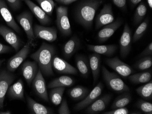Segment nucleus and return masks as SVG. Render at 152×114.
I'll list each match as a JSON object with an SVG mask.
<instances>
[{
    "mask_svg": "<svg viewBox=\"0 0 152 114\" xmlns=\"http://www.w3.org/2000/svg\"><path fill=\"white\" fill-rule=\"evenodd\" d=\"M90 68L91 69L94 79V86L98 81L100 70L101 57L99 54H92L89 56Z\"/></svg>",
    "mask_w": 152,
    "mask_h": 114,
    "instance_id": "nucleus-23",
    "label": "nucleus"
},
{
    "mask_svg": "<svg viewBox=\"0 0 152 114\" xmlns=\"http://www.w3.org/2000/svg\"><path fill=\"white\" fill-rule=\"evenodd\" d=\"M147 7L144 2H141L136 10L134 15V23L136 25L139 24L143 20L144 17L146 15Z\"/></svg>",
    "mask_w": 152,
    "mask_h": 114,
    "instance_id": "nucleus-33",
    "label": "nucleus"
},
{
    "mask_svg": "<svg viewBox=\"0 0 152 114\" xmlns=\"http://www.w3.org/2000/svg\"><path fill=\"white\" fill-rule=\"evenodd\" d=\"M152 56V42H151L150 44L146 47V48L144 49L140 55L139 57H146V56Z\"/></svg>",
    "mask_w": 152,
    "mask_h": 114,
    "instance_id": "nucleus-42",
    "label": "nucleus"
},
{
    "mask_svg": "<svg viewBox=\"0 0 152 114\" xmlns=\"http://www.w3.org/2000/svg\"><path fill=\"white\" fill-rule=\"evenodd\" d=\"M12 112L9 110L6 111H0V114H11Z\"/></svg>",
    "mask_w": 152,
    "mask_h": 114,
    "instance_id": "nucleus-47",
    "label": "nucleus"
},
{
    "mask_svg": "<svg viewBox=\"0 0 152 114\" xmlns=\"http://www.w3.org/2000/svg\"><path fill=\"white\" fill-rule=\"evenodd\" d=\"M132 41V31L128 24L126 23L119 41L120 55L122 58L127 57L129 54L131 50Z\"/></svg>",
    "mask_w": 152,
    "mask_h": 114,
    "instance_id": "nucleus-8",
    "label": "nucleus"
},
{
    "mask_svg": "<svg viewBox=\"0 0 152 114\" xmlns=\"http://www.w3.org/2000/svg\"><path fill=\"white\" fill-rule=\"evenodd\" d=\"M55 52L53 45L43 42L39 49L31 55V57L37 63L42 74L46 76L54 75L52 62Z\"/></svg>",
    "mask_w": 152,
    "mask_h": 114,
    "instance_id": "nucleus-2",
    "label": "nucleus"
},
{
    "mask_svg": "<svg viewBox=\"0 0 152 114\" xmlns=\"http://www.w3.org/2000/svg\"><path fill=\"white\" fill-rule=\"evenodd\" d=\"M113 4L123 11L127 9L126 0H111Z\"/></svg>",
    "mask_w": 152,
    "mask_h": 114,
    "instance_id": "nucleus-41",
    "label": "nucleus"
},
{
    "mask_svg": "<svg viewBox=\"0 0 152 114\" xmlns=\"http://www.w3.org/2000/svg\"><path fill=\"white\" fill-rule=\"evenodd\" d=\"M76 1H77V0H64L63 2V4H65V5H69Z\"/></svg>",
    "mask_w": 152,
    "mask_h": 114,
    "instance_id": "nucleus-45",
    "label": "nucleus"
},
{
    "mask_svg": "<svg viewBox=\"0 0 152 114\" xmlns=\"http://www.w3.org/2000/svg\"><path fill=\"white\" fill-rule=\"evenodd\" d=\"M129 110L126 107H122L119 108H116L109 111L103 112V114H128Z\"/></svg>",
    "mask_w": 152,
    "mask_h": 114,
    "instance_id": "nucleus-39",
    "label": "nucleus"
},
{
    "mask_svg": "<svg viewBox=\"0 0 152 114\" xmlns=\"http://www.w3.org/2000/svg\"><path fill=\"white\" fill-rule=\"evenodd\" d=\"M33 31L36 38L43 39L48 42H53L57 38V30L54 27L49 28L35 25Z\"/></svg>",
    "mask_w": 152,
    "mask_h": 114,
    "instance_id": "nucleus-12",
    "label": "nucleus"
},
{
    "mask_svg": "<svg viewBox=\"0 0 152 114\" xmlns=\"http://www.w3.org/2000/svg\"><path fill=\"white\" fill-rule=\"evenodd\" d=\"M0 14L2 16L7 25L12 28L17 33L20 32L19 26L15 21L14 18L4 0H0Z\"/></svg>",
    "mask_w": 152,
    "mask_h": 114,
    "instance_id": "nucleus-18",
    "label": "nucleus"
},
{
    "mask_svg": "<svg viewBox=\"0 0 152 114\" xmlns=\"http://www.w3.org/2000/svg\"><path fill=\"white\" fill-rule=\"evenodd\" d=\"M132 100V96L129 91L124 92L117 97L112 105V110L127 106Z\"/></svg>",
    "mask_w": 152,
    "mask_h": 114,
    "instance_id": "nucleus-30",
    "label": "nucleus"
},
{
    "mask_svg": "<svg viewBox=\"0 0 152 114\" xmlns=\"http://www.w3.org/2000/svg\"><path fill=\"white\" fill-rule=\"evenodd\" d=\"M26 4L32 13L35 15L39 22L43 25H47L51 23V18L41 7L35 4L31 0H25Z\"/></svg>",
    "mask_w": 152,
    "mask_h": 114,
    "instance_id": "nucleus-20",
    "label": "nucleus"
},
{
    "mask_svg": "<svg viewBox=\"0 0 152 114\" xmlns=\"http://www.w3.org/2000/svg\"><path fill=\"white\" fill-rule=\"evenodd\" d=\"M102 2V0H85L80 2L75 11L77 23L85 28H91L96 12Z\"/></svg>",
    "mask_w": 152,
    "mask_h": 114,
    "instance_id": "nucleus-1",
    "label": "nucleus"
},
{
    "mask_svg": "<svg viewBox=\"0 0 152 114\" xmlns=\"http://www.w3.org/2000/svg\"><path fill=\"white\" fill-rule=\"evenodd\" d=\"M137 107L145 114H152V104L143 99H140L136 104Z\"/></svg>",
    "mask_w": 152,
    "mask_h": 114,
    "instance_id": "nucleus-37",
    "label": "nucleus"
},
{
    "mask_svg": "<svg viewBox=\"0 0 152 114\" xmlns=\"http://www.w3.org/2000/svg\"><path fill=\"white\" fill-rule=\"evenodd\" d=\"M22 1H25V0H22Z\"/></svg>",
    "mask_w": 152,
    "mask_h": 114,
    "instance_id": "nucleus-50",
    "label": "nucleus"
},
{
    "mask_svg": "<svg viewBox=\"0 0 152 114\" xmlns=\"http://www.w3.org/2000/svg\"><path fill=\"white\" fill-rule=\"evenodd\" d=\"M113 95L111 94H107L97 99L94 103L89 105L85 110V112L88 114H96L100 113L106 109L110 103Z\"/></svg>",
    "mask_w": 152,
    "mask_h": 114,
    "instance_id": "nucleus-14",
    "label": "nucleus"
},
{
    "mask_svg": "<svg viewBox=\"0 0 152 114\" xmlns=\"http://www.w3.org/2000/svg\"><path fill=\"white\" fill-rule=\"evenodd\" d=\"M8 94L12 99H24V90L23 81L21 79L13 84L8 89Z\"/></svg>",
    "mask_w": 152,
    "mask_h": 114,
    "instance_id": "nucleus-24",
    "label": "nucleus"
},
{
    "mask_svg": "<svg viewBox=\"0 0 152 114\" xmlns=\"http://www.w3.org/2000/svg\"><path fill=\"white\" fill-rule=\"evenodd\" d=\"M103 89V84L101 82H99L84 99L75 105L74 110L80 111L92 104L101 95Z\"/></svg>",
    "mask_w": 152,
    "mask_h": 114,
    "instance_id": "nucleus-10",
    "label": "nucleus"
},
{
    "mask_svg": "<svg viewBox=\"0 0 152 114\" xmlns=\"http://www.w3.org/2000/svg\"><path fill=\"white\" fill-rule=\"evenodd\" d=\"M89 92V90L86 87L83 86H77L69 90L68 94L72 99L81 101L87 97Z\"/></svg>",
    "mask_w": 152,
    "mask_h": 114,
    "instance_id": "nucleus-27",
    "label": "nucleus"
},
{
    "mask_svg": "<svg viewBox=\"0 0 152 114\" xmlns=\"http://www.w3.org/2000/svg\"><path fill=\"white\" fill-rule=\"evenodd\" d=\"M141 1L142 0H130V2L133 7H134L140 3Z\"/></svg>",
    "mask_w": 152,
    "mask_h": 114,
    "instance_id": "nucleus-44",
    "label": "nucleus"
},
{
    "mask_svg": "<svg viewBox=\"0 0 152 114\" xmlns=\"http://www.w3.org/2000/svg\"><path fill=\"white\" fill-rule=\"evenodd\" d=\"M52 67L56 72L59 74L77 75L78 73L77 69L64 60L57 56L54 57L53 58Z\"/></svg>",
    "mask_w": 152,
    "mask_h": 114,
    "instance_id": "nucleus-16",
    "label": "nucleus"
},
{
    "mask_svg": "<svg viewBox=\"0 0 152 114\" xmlns=\"http://www.w3.org/2000/svg\"><path fill=\"white\" fill-rule=\"evenodd\" d=\"M12 9L14 11H17L20 8V0H6Z\"/></svg>",
    "mask_w": 152,
    "mask_h": 114,
    "instance_id": "nucleus-40",
    "label": "nucleus"
},
{
    "mask_svg": "<svg viewBox=\"0 0 152 114\" xmlns=\"http://www.w3.org/2000/svg\"><path fill=\"white\" fill-rule=\"evenodd\" d=\"M65 90L64 87H57L52 88L50 91L49 97L53 104L58 105L60 104L63 99V95Z\"/></svg>",
    "mask_w": 152,
    "mask_h": 114,
    "instance_id": "nucleus-31",
    "label": "nucleus"
},
{
    "mask_svg": "<svg viewBox=\"0 0 152 114\" xmlns=\"http://www.w3.org/2000/svg\"><path fill=\"white\" fill-rule=\"evenodd\" d=\"M148 4L149 7L150 9H152V0H147Z\"/></svg>",
    "mask_w": 152,
    "mask_h": 114,
    "instance_id": "nucleus-46",
    "label": "nucleus"
},
{
    "mask_svg": "<svg viewBox=\"0 0 152 114\" xmlns=\"http://www.w3.org/2000/svg\"><path fill=\"white\" fill-rule=\"evenodd\" d=\"M12 50V49L11 47L0 43V54L7 53L11 52Z\"/></svg>",
    "mask_w": 152,
    "mask_h": 114,
    "instance_id": "nucleus-43",
    "label": "nucleus"
},
{
    "mask_svg": "<svg viewBox=\"0 0 152 114\" xmlns=\"http://www.w3.org/2000/svg\"><path fill=\"white\" fill-rule=\"evenodd\" d=\"M102 72L103 80L109 89L118 93L129 91V87L116 73L110 72L104 66H102Z\"/></svg>",
    "mask_w": 152,
    "mask_h": 114,
    "instance_id": "nucleus-3",
    "label": "nucleus"
},
{
    "mask_svg": "<svg viewBox=\"0 0 152 114\" xmlns=\"http://www.w3.org/2000/svg\"><path fill=\"white\" fill-rule=\"evenodd\" d=\"M61 105L58 110V113L59 114H70L71 111L68 107L67 102L65 99H63L61 100Z\"/></svg>",
    "mask_w": 152,
    "mask_h": 114,
    "instance_id": "nucleus-38",
    "label": "nucleus"
},
{
    "mask_svg": "<svg viewBox=\"0 0 152 114\" xmlns=\"http://www.w3.org/2000/svg\"><path fill=\"white\" fill-rule=\"evenodd\" d=\"M56 24L61 33L65 36L71 35L72 29L68 17V8L60 6L57 8Z\"/></svg>",
    "mask_w": 152,
    "mask_h": 114,
    "instance_id": "nucleus-5",
    "label": "nucleus"
},
{
    "mask_svg": "<svg viewBox=\"0 0 152 114\" xmlns=\"http://www.w3.org/2000/svg\"><path fill=\"white\" fill-rule=\"evenodd\" d=\"M75 62L81 75L84 78L88 77L89 74L90 65L87 58L82 55H78L75 57Z\"/></svg>",
    "mask_w": 152,
    "mask_h": 114,
    "instance_id": "nucleus-26",
    "label": "nucleus"
},
{
    "mask_svg": "<svg viewBox=\"0 0 152 114\" xmlns=\"http://www.w3.org/2000/svg\"><path fill=\"white\" fill-rule=\"evenodd\" d=\"M38 70V65L35 61H26L23 63L22 67V73L28 85H30L32 83Z\"/></svg>",
    "mask_w": 152,
    "mask_h": 114,
    "instance_id": "nucleus-19",
    "label": "nucleus"
},
{
    "mask_svg": "<svg viewBox=\"0 0 152 114\" xmlns=\"http://www.w3.org/2000/svg\"><path fill=\"white\" fill-rule=\"evenodd\" d=\"M15 76L7 70L0 71V109L3 108L5 96Z\"/></svg>",
    "mask_w": 152,
    "mask_h": 114,
    "instance_id": "nucleus-7",
    "label": "nucleus"
},
{
    "mask_svg": "<svg viewBox=\"0 0 152 114\" xmlns=\"http://www.w3.org/2000/svg\"><path fill=\"white\" fill-rule=\"evenodd\" d=\"M148 23H149V19L147 18L139 25V27L135 31L134 34L133 36V40H132L133 43L138 41L143 36L147 29Z\"/></svg>",
    "mask_w": 152,
    "mask_h": 114,
    "instance_id": "nucleus-34",
    "label": "nucleus"
},
{
    "mask_svg": "<svg viewBox=\"0 0 152 114\" xmlns=\"http://www.w3.org/2000/svg\"><path fill=\"white\" fill-rule=\"evenodd\" d=\"M30 45L27 44L18 52L14 56L10 58L7 63V70L14 72L23 62L30 52Z\"/></svg>",
    "mask_w": 152,
    "mask_h": 114,
    "instance_id": "nucleus-9",
    "label": "nucleus"
},
{
    "mask_svg": "<svg viewBox=\"0 0 152 114\" xmlns=\"http://www.w3.org/2000/svg\"><path fill=\"white\" fill-rule=\"evenodd\" d=\"M39 6L49 16H52L55 4L53 0H36Z\"/></svg>",
    "mask_w": 152,
    "mask_h": 114,
    "instance_id": "nucleus-36",
    "label": "nucleus"
},
{
    "mask_svg": "<svg viewBox=\"0 0 152 114\" xmlns=\"http://www.w3.org/2000/svg\"><path fill=\"white\" fill-rule=\"evenodd\" d=\"M137 94L145 100H151L152 99V81L151 80L146 84L139 87L136 89Z\"/></svg>",
    "mask_w": 152,
    "mask_h": 114,
    "instance_id": "nucleus-32",
    "label": "nucleus"
},
{
    "mask_svg": "<svg viewBox=\"0 0 152 114\" xmlns=\"http://www.w3.org/2000/svg\"><path fill=\"white\" fill-rule=\"evenodd\" d=\"M114 17L111 4L107 3L103 6L96 20V29L98 30L105 25L114 21Z\"/></svg>",
    "mask_w": 152,
    "mask_h": 114,
    "instance_id": "nucleus-11",
    "label": "nucleus"
},
{
    "mask_svg": "<svg viewBox=\"0 0 152 114\" xmlns=\"http://www.w3.org/2000/svg\"><path fill=\"white\" fill-rule=\"evenodd\" d=\"M88 49L99 55L111 57L118 50V46L114 44L107 45H87Z\"/></svg>",
    "mask_w": 152,
    "mask_h": 114,
    "instance_id": "nucleus-22",
    "label": "nucleus"
},
{
    "mask_svg": "<svg viewBox=\"0 0 152 114\" xmlns=\"http://www.w3.org/2000/svg\"><path fill=\"white\" fill-rule=\"evenodd\" d=\"M152 78L151 70L136 73L128 76V79L134 84L146 83L150 81Z\"/></svg>",
    "mask_w": 152,
    "mask_h": 114,
    "instance_id": "nucleus-29",
    "label": "nucleus"
},
{
    "mask_svg": "<svg viewBox=\"0 0 152 114\" xmlns=\"http://www.w3.org/2000/svg\"><path fill=\"white\" fill-rule=\"evenodd\" d=\"M55 1H56L59 2V3H63V2H64V0H55Z\"/></svg>",
    "mask_w": 152,
    "mask_h": 114,
    "instance_id": "nucleus-49",
    "label": "nucleus"
},
{
    "mask_svg": "<svg viewBox=\"0 0 152 114\" xmlns=\"http://www.w3.org/2000/svg\"><path fill=\"white\" fill-rule=\"evenodd\" d=\"M122 24V19L118 18L115 22L103 26L97 35L98 41L101 43L106 41L114 34L115 31L120 28Z\"/></svg>",
    "mask_w": 152,
    "mask_h": 114,
    "instance_id": "nucleus-15",
    "label": "nucleus"
},
{
    "mask_svg": "<svg viewBox=\"0 0 152 114\" xmlns=\"http://www.w3.org/2000/svg\"><path fill=\"white\" fill-rule=\"evenodd\" d=\"M152 65V57L151 56L142 57L136 62L134 67L140 70H146L150 68Z\"/></svg>",
    "mask_w": 152,
    "mask_h": 114,
    "instance_id": "nucleus-35",
    "label": "nucleus"
},
{
    "mask_svg": "<svg viewBox=\"0 0 152 114\" xmlns=\"http://www.w3.org/2000/svg\"><path fill=\"white\" fill-rule=\"evenodd\" d=\"M105 62L123 78L128 77L134 72L130 65L122 62L117 57L107 58L105 60Z\"/></svg>",
    "mask_w": 152,
    "mask_h": 114,
    "instance_id": "nucleus-6",
    "label": "nucleus"
},
{
    "mask_svg": "<svg viewBox=\"0 0 152 114\" xmlns=\"http://www.w3.org/2000/svg\"><path fill=\"white\" fill-rule=\"evenodd\" d=\"M17 20L26 34L28 39L27 43L32 46L36 37L33 31L32 15L29 12L25 11L17 16Z\"/></svg>",
    "mask_w": 152,
    "mask_h": 114,
    "instance_id": "nucleus-4",
    "label": "nucleus"
},
{
    "mask_svg": "<svg viewBox=\"0 0 152 114\" xmlns=\"http://www.w3.org/2000/svg\"><path fill=\"white\" fill-rule=\"evenodd\" d=\"M81 41L77 36H74L65 44L63 48V55L65 58H71L80 47Z\"/></svg>",
    "mask_w": 152,
    "mask_h": 114,
    "instance_id": "nucleus-21",
    "label": "nucleus"
},
{
    "mask_svg": "<svg viewBox=\"0 0 152 114\" xmlns=\"http://www.w3.org/2000/svg\"><path fill=\"white\" fill-rule=\"evenodd\" d=\"M32 84L37 95L45 102H49L46 82L40 69L38 70L36 76L32 81Z\"/></svg>",
    "mask_w": 152,
    "mask_h": 114,
    "instance_id": "nucleus-13",
    "label": "nucleus"
},
{
    "mask_svg": "<svg viewBox=\"0 0 152 114\" xmlns=\"http://www.w3.org/2000/svg\"><path fill=\"white\" fill-rule=\"evenodd\" d=\"M74 79L70 76H63L53 80L48 85V88H52L57 87H70L74 84Z\"/></svg>",
    "mask_w": 152,
    "mask_h": 114,
    "instance_id": "nucleus-28",
    "label": "nucleus"
},
{
    "mask_svg": "<svg viewBox=\"0 0 152 114\" xmlns=\"http://www.w3.org/2000/svg\"><path fill=\"white\" fill-rule=\"evenodd\" d=\"M26 99L29 108L33 114H53V111L51 109L37 102L29 96H26Z\"/></svg>",
    "mask_w": 152,
    "mask_h": 114,
    "instance_id": "nucleus-25",
    "label": "nucleus"
},
{
    "mask_svg": "<svg viewBox=\"0 0 152 114\" xmlns=\"http://www.w3.org/2000/svg\"><path fill=\"white\" fill-rule=\"evenodd\" d=\"M5 60H0V68L1 66V65L3 63V62H5Z\"/></svg>",
    "mask_w": 152,
    "mask_h": 114,
    "instance_id": "nucleus-48",
    "label": "nucleus"
},
{
    "mask_svg": "<svg viewBox=\"0 0 152 114\" xmlns=\"http://www.w3.org/2000/svg\"><path fill=\"white\" fill-rule=\"evenodd\" d=\"M0 35L3 37L6 42L12 46L16 52H18L21 46L22 41L12 30L1 25H0Z\"/></svg>",
    "mask_w": 152,
    "mask_h": 114,
    "instance_id": "nucleus-17",
    "label": "nucleus"
}]
</instances>
